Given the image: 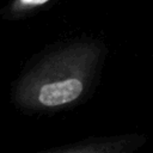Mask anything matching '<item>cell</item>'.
Here are the masks:
<instances>
[{"instance_id": "obj_1", "label": "cell", "mask_w": 153, "mask_h": 153, "mask_svg": "<svg viewBox=\"0 0 153 153\" xmlns=\"http://www.w3.org/2000/svg\"><path fill=\"white\" fill-rule=\"evenodd\" d=\"M108 55L105 41L93 35L55 41L26 60L11 82V102L26 114L74 108L97 88Z\"/></svg>"}, {"instance_id": "obj_2", "label": "cell", "mask_w": 153, "mask_h": 153, "mask_svg": "<svg viewBox=\"0 0 153 153\" xmlns=\"http://www.w3.org/2000/svg\"><path fill=\"white\" fill-rule=\"evenodd\" d=\"M142 142H145V136L127 134L84 140L78 143L45 149L37 153H133Z\"/></svg>"}, {"instance_id": "obj_3", "label": "cell", "mask_w": 153, "mask_h": 153, "mask_svg": "<svg viewBox=\"0 0 153 153\" xmlns=\"http://www.w3.org/2000/svg\"><path fill=\"white\" fill-rule=\"evenodd\" d=\"M59 0H7L0 7V19L6 22L25 20L51 8Z\"/></svg>"}]
</instances>
